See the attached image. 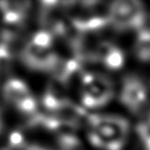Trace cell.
Listing matches in <instances>:
<instances>
[{"mask_svg":"<svg viewBox=\"0 0 150 150\" xmlns=\"http://www.w3.org/2000/svg\"><path fill=\"white\" fill-rule=\"evenodd\" d=\"M146 15L142 4L135 0L116 1L111 4V25L117 29H139Z\"/></svg>","mask_w":150,"mask_h":150,"instance_id":"1","label":"cell"},{"mask_svg":"<svg viewBox=\"0 0 150 150\" xmlns=\"http://www.w3.org/2000/svg\"><path fill=\"white\" fill-rule=\"evenodd\" d=\"M22 60L28 67L37 70L56 71L60 66L58 56L50 48L40 47L31 41L22 50Z\"/></svg>","mask_w":150,"mask_h":150,"instance_id":"2","label":"cell"},{"mask_svg":"<svg viewBox=\"0 0 150 150\" xmlns=\"http://www.w3.org/2000/svg\"><path fill=\"white\" fill-rule=\"evenodd\" d=\"M147 92L144 84L135 77H129L125 80L121 92V101L133 111L141 109L146 101Z\"/></svg>","mask_w":150,"mask_h":150,"instance_id":"3","label":"cell"},{"mask_svg":"<svg viewBox=\"0 0 150 150\" xmlns=\"http://www.w3.org/2000/svg\"><path fill=\"white\" fill-rule=\"evenodd\" d=\"M65 86L66 84L57 76L50 80L46 93L42 98V104L46 109L56 112L65 102L68 101L65 94Z\"/></svg>","mask_w":150,"mask_h":150,"instance_id":"4","label":"cell"},{"mask_svg":"<svg viewBox=\"0 0 150 150\" xmlns=\"http://www.w3.org/2000/svg\"><path fill=\"white\" fill-rule=\"evenodd\" d=\"M84 92L91 95V97L97 103L98 107L106 104L111 99L113 93L110 82L100 75H94L92 82L86 86Z\"/></svg>","mask_w":150,"mask_h":150,"instance_id":"5","label":"cell"},{"mask_svg":"<svg viewBox=\"0 0 150 150\" xmlns=\"http://www.w3.org/2000/svg\"><path fill=\"white\" fill-rule=\"evenodd\" d=\"M4 97L8 102H11L17 106L22 100H24L27 97L31 96L30 91L25 82H23L20 79H13L8 80L5 83L3 88Z\"/></svg>","mask_w":150,"mask_h":150,"instance_id":"6","label":"cell"},{"mask_svg":"<svg viewBox=\"0 0 150 150\" xmlns=\"http://www.w3.org/2000/svg\"><path fill=\"white\" fill-rule=\"evenodd\" d=\"M136 54L142 61H150V35L138 34L136 43Z\"/></svg>","mask_w":150,"mask_h":150,"instance_id":"7","label":"cell"},{"mask_svg":"<svg viewBox=\"0 0 150 150\" xmlns=\"http://www.w3.org/2000/svg\"><path fill=\"white\" fill-rule=\"evenodd\" d=\"M123 54L119 48H115L109 54V56L104 60V63L110 69H119L123 65Z\"/></svg>","mask_w":150,"mask_h":150,"instance_id":"8","label":"cell"},{"mask_svg":"<svg viewBox=\"0 0 150 150\" xmlns=\"http://www.w3.org/2000/svg\"><path fill=\"white\" fill-rule=\"evenodd\" d=\"M11 64V52L5 44L0 43V77L9 70Z\"/></svg>","mask_w":150,"mask_h":150,"instance_id":"9","label":"cell"},{"mask_svg":"<svg viewBox=\"0 0 150 150\" xmlns=\"http://www.w3.org/2000/svg\"><path fill=\"white\" fill-rule=\"evenodd\" d=\"M32 43L44 48H50L52 44V33L47 30H41L34 34L31 40Z\"/></svg>","mask_w":150,"mask_h":150,"instance_id":"10","label":"cell"},{"mask_svg":"<svg viewBox=\"0 0 150 150\" xmlns=\"http://www.w3.org/2000/svg\"><path fill=\"white\" fill-rule=\"evenodd\" d=\"M114 48L115 46L109 41H101L96 47V50H95L94 61H104Z\"/></svg>","mask_w":150,"mask_h":150,"instance_id":"11","label":"cell"},{"mask_svg":"<svg viewBox=\"0 0 150 150\" xmlns=\"http://www.w3.org/2000/svg\"><path fill=\"white\" fill-rule=\"evenodd\" d=\"M17 107L21 111H23V112L31 113L32 114V113L35 112L36 108H37V104H36L35 99H34L31 95V96L27 97V98H25L24 100H22L21 102L17 105Z\"/></svg>","mask_w":150,"mask_h":150,"instance_id":"12","label":"cell"},{"mask_svg":"<svg viewBox=\"0 0 150 150\" xmlns=\"http://www.w3.org/2000/svg\"><path fill=\"white\" fill-rule=\"evenodd\" d=\"M24 138L22 134L18 131H15L9 136V144L11 148H21L23 147Z\"/></svg>","mask_w":150,"mask_h":150,"instance_id":"13","label":"cell"},{"mask_svg":"<svg viewBox=\"0 0 150 150\" xmlns=\"http://www.w3.org/2000/svg\"><path fill=\"white\" fill-rule=\"evenodd\" d=\"M137 129L139 135L141 136V138L145 141V143L150 141V120L148 122H144L138 125Z\"/></svg>","mask_w":150,"mask_h":150,"instance_id":"14","label":"cell"},{"mask_svg":"<svg viewBox=\"0 0 150 150\" xmlns=\"http://www.w3.org/2000/svg\"><path fill=\"white\" fill-rule=\"evenodd\" d=\"M146 148H147V150H150V141L146 142Z\"/></svg>","mask_w":150,"mask_h":150,"instance_id":"15","label":"cell"},{"mask_svg":"<svg viewBox=\"0 0 150 150\" xmlns=\"http://www.w3.org/2000/svg\"><path fill=\"white\" fill-rule=\"evenodd\" d=\"M1 129H2V121H1V118H0V132H1Z\"/></svg>","mask_w":150,"mask_h":150,"instance_id":"16","label":"cell"},{"mask_svg":"<svg viewBox=\"0 0 150 150\" xmlns=\"http://www.w3.org/2000/svg\"><path fill=\"white\" fill-rule=\"evenodd\" d=\"M0 150H9V149H4V148H1Z\"/></svg>","mask_w":150,"mask_h":150,"instance_id":"17","label":"cell"}]
</instances>
